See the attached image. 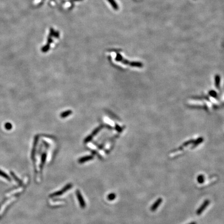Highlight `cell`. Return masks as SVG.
I'll return each instance as SVG.
<instances>
[{
	"label": "cell",
	"mask_w": 224,
	"mask_h": 224,
	"mask_svg": "<svg viewBox=\"0 0 224 224\" xmlns=\"http://www.w3.org/2000/svg\"><path fill=\"white\" fill-rule=\"evenodd\" d=\"M72 187V184H68L66 185V186H65V187H63V189H61L60 190L55 192V193H53L51 195H49L51 197H58L59 196V195H61L64 193H65V192H66L67 190L71 189V188Z\"/></svg>",
	"instance_id": "obj_1"
},
{
	"label": "cell",
	"mask_w": 224,
	"mask_h": 224,
	"mask_svg": "<svg viewBox=\"0 0 224 224\" xmlns=\"http://www.w3.org/2000/svg\"><path fill=\"white\" fill-rule=\"evenodd\" d=\"M210 203V201L209 199H207L205 200L202 204L201 205L200 207L198 208V209L197 210L196 212V214L198 215H201L202 213H203L205 210L207 209V208L209 205Z\"/></svg>",
	"instance_id": "obj_2"
},
{
	"label": "cell",
	"mask_w": 224,
	"mask_h": 224,
	"mask_svg": "<svg viewBox=\"0 0 224 224\" xmlns=\"http://www.w3.org/2000/svg\"><path fill=\"white\" fill-rule=\"evenodd\" d=\"M76 197L78 199V201L79 202V205L80 206V207L84 209L86 207V203H85V201L84 199V198L82 196V195L80 193V192L79 190H77L76 191Z\"/></svg>",
	"instance_id": "obj_3"
},
{
	"label": "cell",
	"mask_w": 224,
	"mask_h": 224,
	"mask_svg": "<svg viewBox=\"0 0 224 224\" xmlns=\"http://www.w3.org/2000/svg\"><path fill=\"white\" fill-rule=\"evenodd\" d=\"M163 201L161 198H159L155 201L154 203L152 204L151 207V211L152 212H155L157 210Z\"/></svg>",
	"instance_id": "obj_4"
},
{
	"label": "cell",
	"mask_w": 224,
	"mask_h": 224,
	"mask_svg": "<svg viewBox=\"0 0 224 224\" xmlns=\"http://www.w3.org/2000/svg\"><path fill=\"white\" fill-rule=\"evenodd\" d=\"M108 1L110 3V4L111 5V6L115 10H117L118 9V5L117 4V3L115 2V0H108Z\"/></svg>",
	"instance_id": "obj_5"
},
{
	"label": "cell",
	"mask_w": 224,
	"mask_h": 224,
	"mask_svg": "<svg viewBox=\"0 0 224 224\" xmlns=\"http://www.w3.org/2000/svg\"><path fill=\"white\" fill-rule=\"evenodd\" d=\"M197 180V182L198 183L203 184L204 182V180H205L204 176L203 175H202V174H200V175H199L198 176Z\"/></svg>",
	"instance_id": "obj_6"
},
{
	"label": "cell",
	"mask_w": 224,
	"mask_h": 224,
	"mask_svg": "<svg viewBox=\"0 0 224 224\" xmlns=\"http://www.w3.org/2000/svg\"><path fill=\"white\" fill-rule=\"evenodd\" d=\"M0 176H2L3 177H4V178L5 179H6L7 180L9 181H11V179H10V177L8 175H7V174L5 172H3L2 171H1V170H0Z\"/></svg>",
	"instance_id": "obj_7"
},
{
	"label": "cell",
	"mask_w": 224,
	"mask_h": 224,
	"mask_svg": "<svg viewBox=\"0 0 224 224\" xmlns=\"http://www.w3.org/2000/svg\"><path fill=\"white\" fill-rule=\"evenodd\" d=\"M116 195H115V194L114 193H111V194H109L108 195V200H109V201H113L114 200V199L116 198Z\"/></svg>",
	"instance_id": "obj_8"
},
{
	"label": "cell",
	"mask_w": 224,
	"mask_h": 224,
	"mask_svg": "<svg viewBox=\"0 0 224 224\" xmlns=\"http://www.w3.org/2000/svg\"><path fill=\"white\" fill-rule=\"evenodd\" d=\"M12 127H13V126L11 123H6L5 124V128L7 130H10L12 129Z\"/></svg>",
	"instance_id": "obj_9"
},
{
	"label": "cell",
	"mask_w": 224,
	"mask_h": 224,
	"mask_svg": "<svg viewBox=\"0 0 224 224\" xmlns=\"http://www.w3.org/2000/svg\"><path fill=\"white\" fill-rule=\"evenodd\" d=\"M46 154H43L42 156V166H43V165L44 164V163L46 161Z\"/></svg>",
	"instance_id": "obj_10"
},
{
	"label": "cell",
	"mask_w": 224,
	"mask_h": 224,
	"mask_svg": "<svg viewBox=\"0 0 224 224\" xmlns=\"http://www.w3.org/2000/svg\"><path fill=\"white\" fill-rule=\"evenodd\" d=\"M10 173H11L12 175V176L14 177V179H15V180L16 181H17V182H19V183H20V180L18 179V177H17V176L15 175V174H14L13 172H10Z\"/></svg>",
	"instance_id": "obj_11"
},
{
	"label": "cell",
	"mask_w": 224,
	"mask_h": 224,
	"mask_svg": "<svg viewBox=\"0 0 224 224\" xmlns=\"http://www.w3.org/2000/svg\"><path fill=\"white\" fill-rule=\"evenodd\" d=\"M116 60H117V61H122V60H123L122 56H121V55H120L119 54H117V57H116Z\"/></svg>",
	"instance_id": "obj_12"
},
{
	"label": "cell",
	"mask_w": 224,
	"mask_h": 224,
	"mask_svg": "<svg viewBox=\"0 0 224 224\" xmlns=\"http://www.w3.org/2000/svg\"><path fill=\"white\" fill-rule=\"evenodd\" d=\"M49 48V44L47 45L46 46H45V47H43V51L44 52H46V51H48V49Z\"/></svg>",
	"instance_id": "obj_13"
},
{
	"label": "cell",
	"mask_w": 224,
	"mask_h": 224,
	"mask_svg": "<svg viewBox=\"0 0 224 224\" xmlns=\"http://www.w3.org/2000/svg\"><path fill=\"white\" fill-rule=\"evenodd\" d=\"M197 224V223L196 222H192L189 223V224Z\"/></svg>",
	"instance_id": "obj_14"
}]
</instances>
